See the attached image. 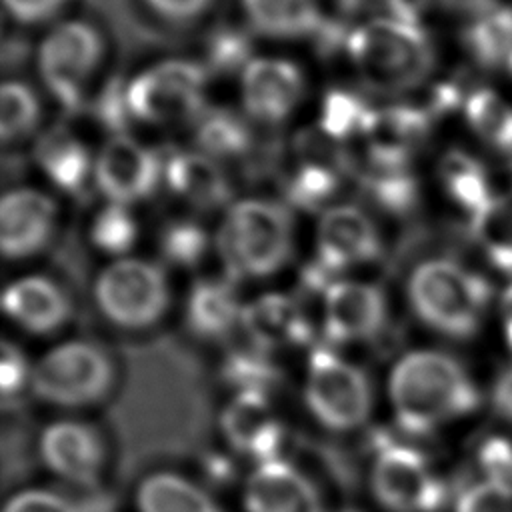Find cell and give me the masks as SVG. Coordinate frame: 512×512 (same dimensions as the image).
<instances>
[{
	"instance_id": "cell-1",
	"label": "cell",
	"mask_w": 512,
	"mask_h": 512,
	"mask_svg": "<svg viewBox=\"0 0 512 512\" xmlns=\"http://www.w3.org/2000/svg\"><path fill=\"white\" fill-rule=\"evenodd\" d=\"M390 400L402 430L428 434L472 414L480 390L458 358L424 348L404 354L392 368Z\"/></svg>"
},
{
	"instance_id": "cell-2",
	"label": "cell",
	"mask_w": 512,
	"mask_h": 512,
	"mask_svg": "<svg viewBox=\"0 0 512 512\" xmlns=\"http://www.w3.org/2000/svg\"><path fill=\"white\" fill-rule=\"evenodd\" d=\"M346 50L360 80L380 94H402L428 78L434 50L422 26L376 16L346 36Z\"/></svg>"
},
{
	"instance_id": "cell-3",
	"label": "cell",
	"mask_w": 512,
	"mask_h": 512,
	"mask_svg": "<svg viewBox=\"0 0 512 512\" xmlns=\"http://www.w3.org/2000/svg\"><path fill=\"white\" fill-rule=\"evenodd\" d=\"M406 292L414 314L450 338L474 336L494 298L486 276L450 258L420 262L410 272Z\"/></svg>"
},
{
	"instance_id": "cell-4",
	"label": "cell",
	"mask_w": 512,
	"mask_h": 512,
	"mask_svg": "<svg viewBox=\"0 0 512 512\" xmlns=\"http://www.w3.org/2000/svg\"><path fill=\"white\" fill-rule=\"evenodd\" d=\"M216 246L232 278H264L280 270L292 252V222L284 206L246 198L230 206Z\"/></svg>"
},
{
	"instance_id": "cell-5",
	"label": "cell",
	"mask_w": 512,
	"mask_h": 512,
	"mask_svg": "<svg viewBox=\"0 0 512 512\" xmlns=\"http://www.w3.org/2000/svg\"><path fill=\"white\" fill-rule=\"evenodd\" d=\"M94 298L112 324L140 330L164 316L170 290L156 264L140 258H118L98 274Z\"/></svg>"
},
{
	"instance_id": "cell-6",
	"label": "cell",
	"mask_w": 512,
	"mask_h": 512,
	"mask_svg": "<svg viewBox=\"0 0 512 512\" xmlns=\"http://www.w3.org/2000/svg\"><path fill=\"white\" fill-rule=\"evenodd\" d=\"M206 72L188 60H166L126 84L132 118L148 124H182L202 114Z\"/></svg>"
},
{
	"instance_id": "cell-7",
	"label": "cell",
	"mask_w": 512,
	"mask_h": 512,
	"mask_svg": "<svg viewBox=\"0 0 512 512\" xmlns=\"http://www.w3.org/2000/svg\"><path fill=\"white\" fill-rule=\"evenodd\" d=\"M114 368L106 352L90 342H66L52 348L32 372L36 396L60 406L100 400L112 386Z\"/></svg>"
},
{
	"instance_id": "cell-8",
	"label": "cell",
	"mask_w": 512,
	"mask_h": 512,
	"mask_svg": "<svg viewBox=\"0 0 512 512\" xmlns=\"http://www.w3.org/2000/svg\"><path fill=\"white\" fill-rule=\"evenodd\" d=\"M308 368L306 402L312 414L332 430L360 426L372 406L364 372L328 348H316Z\"/></svg>"
},
{
	"instance_id": "cell-9",
	"label": "cell",
	"mask_w": 512,
	"mask_h": 512,
	"mask_svg": "<svg viewBox=\"0 0 512 512\" xmlns=\"http://www.w3.org/2000/svg\"><path fill=\"white\" fill-rule=\"evenodd\" d=\"M100 56L102 40L90 24L78 20L62 22L38 46V72L62 106L76 108Z\"/></svg>"
},
{
	"instance_id": "cell-10",
	"label": "cell",
	"mask_w": 512,
	"mask_h": 512,
	"mask_svg": "<svg viewBox=\"0 0 512 512\" xmlns=\"http://www.w3.org/2000/svg\"><path fill=\"white\" fill-rule=\"evenodd\" d=\"M372 490L390 512H434L446 498L422 452L386 442L372 470Z\"/></svg>"
},
{
	"instance_id": "cell-11",
	"label": "cell",
	"mask_w": 512,
	"mask_h": 512,
	"mask_svg": "<svg viewBox=\"0 0 512 512\" xmlns=\"http://www.w3.org/2000/svg\"><path fill=\"white\" fill-rule=\"evenodd\" d=\"M158 156L126 134H114L98 152L94 178L112 204L128 206L152 194L160 180Z\"/></svg>"
},
{
	"instance_id": "cell-12",
	"label": "cell",
	"mask_w": 512,
	"mask_h": 512,
	"mask_svg": "<svg viewBox=\"0 0 512 512\" xmlns=\"http://www.w3.org/2000/svg\"><path fill=\"white\" fill-rule=\"evenodd\" d=\"M316 250L318 262L336 276L374 260L380 254V236L372 218L358 206H330L318 220Z\"/></svg>"
},
{
	"instance_id": "cell-13",
	"label": "cell",
	"mask_w": 512,
	"mask_h": 512,
	"mask_svg": "<svg viewBox=\"0 0 512 512\" xmlns=\"http://www.w3.org/2000/svg\"><path fill=\"white\" fill-rule=\"evenodd\" d=\"M240 96L244 110L264 122L286 120L304 96V76L300 68L284 58H254L242 70Z\"/></svg>"
},
{
	"instance_id": "cell-14",
	"label": "cell",
	"mask_w": 512,
	"mask_h": 512,
	"mask_svg": "<svg viewBox=\"0 0 512 512\" xmlns=\"http://www.w3.org/2000/svg\"><path fill=\"white\" fill-rule=\"evenodd\" d=\"M386 322V300L368 282L336 280L324 292V332L332 342L366 340Z\"/></svg>"
},
{
	"instance_id": "cell-15",
	"label": "cell",
	"mask_w": 512,
	"mask_h": 512,
	"mask_svg": "<svg viewBox=\"0 0 512 512\" xmlns=\"http://www.w3.org/2000/svg\"><path fill=\"white\" fill-rule=\"evenodd\" d=\"M56 204L34 188H16L0 202V248L10 260L32 256L52 236Z\"/></svg>"
},
{
	"instance_id": "cell-16",
	"label": "cell",
	"mask_w": 512,
	"mask_h": 512,
	"mask_svg": "<svg viewBox=\"0 0 512 512\" xmlns=\"http://www.w3.org/2000/svg\"><path fill=\"white\" fill-rule=\"evenodd\" d=\"M248 512H322L312 482L300 470L278 460L260 462L244 492Z\"/></svg>"
},
{
	"instance_id": "cell-17",
	"label": "cell",
	"mask_w": 512,
	"mask_h": 512,
	"mask_svg": "<svg viewBox=\"0 0 512 512\" xmlns=\"http://www.w3.org/2000/svg\"><path fill=\"white\" fill-rule=\"evenodd\" d=\"M40 454L58 476L74 484H94L102 468L104 446L90 426L56 422L44 430Z\"/></svg>"
},
{
	"instance_id": "cell-18",
	"label": "cell",
	"mask_w": 512,
	"mask_h": 512,
	"mask_svg": "<svg viewBox=\"0 0 512 512\" xmlns=\"http://www.w3.org/2000/svg\"><path fill=\"white\" fill-rule=\"evenodd\" d=\"M222 430L236 450L260 462L278 460L284 434L272 416L266 394L240 392L222 414Z\"/></svg>"
},
{
	"instance_id": "cell-19",
	"label": "cell",
	"mask_w": 512,
	"mask_h": 512,
	"mask_svg": "<svg viewBox=\"0 0 512 512\" xmlns=\"http://www.w3.org/2000/svg\"><path fill=\"white\" fill-rule=\"evenodd\" d=\"M4 312L24 330L50 334L70 318L72 304L64 290L44 276H22L4 290Z\"/></svg>"
},
{
	"instance_id": "cell-20",
	"label": "cell",
	"mask_w": 512,
	"mask_h": 512,
	"mask_svg": "<svg viewBox=\"0 0 512 512\" xmlns=\"http://www.w3.org/2000/svg\"><path fill=\"white\" fill-rule=\"evenodd\" d=\"M430 118L426 110L414 106H390L370 112L364 134L372 164H408L410 154L430 130Z\"/></svg>"
},
{
	"instance_id": "cell-21",
	"label": "cell",
	"mask_w": 512,
	"mask_h": 512,
	"mask_svg": "<svg viewBox=\"0 0 512 512\" xmlns=\"http://www.w3.org/2000/svg\"><path fill=\"white\" fill-rule=\"evenodd\" d=\"M240 322L260 350L304 344L312 330L302 308L284 294H262L242 308Z\"/></svg>"
},
{
	"instance_id": "cell-22",
	"label": "cell",
	"mask_w": 512,
	"mask_h": 512,
	"mask_svg": "<svg viewBox=\"0 0 512 512\" xmlns=\"http://www.w3.org/2000/svg\"><path fill=\"white\" fill-rule=\"evenodd\" d=\"M170 190L198 208L222 206L230 196L226 174L218 162L200 152L174 154L164 170Z\"/></svg>"
},
{
	"instance_id": "cell-23",
	"label": "cell",
	"mask_w": 512,
	"mask_h": 512,
	"mask_svg": "<svg viewBox=\"0 0 512 512\" xmlns=\"http://www.w3.org/2000/svg\"><path fill=\"white\" fill-rule=\"evenodd\" d=\"M438 176L448 198L470 218L494 200L486 166L464 150H450L442 156Z\"/></svg>"
},
{
	"instance_id": "cell-24",
	"label": "cell",
	"mask_w": 512,
	"mask_h": 512,
	"mask_svg": "<svg viewBox=\"0 0 512 512\" xmlns=\"http://www.w3.org/2000/svg\"><path fill=\"white\" fill-rule=\"evenodd\" d=\"M464 48L482 68H504L512 56V6L492 4L464 28Z\"/></svg>"
},
{
	"instance_id": "cell-25",
	"label": "cell",
	"mask_w": 512,
	"mask_h": 512,
	"mask_svg": "<svg viewBox=\"0 0 512 512\" xmlns=\"http://www.w3.org/2000/svg\"><path fill=\"white\" fill-rule=\"evenodd\" d=\"M242 308L236 292L222 280H202L190 290L186 302V320L190 328L204 338H218L240 322Z\"/></svg>"
},
{
	"instance_id": "cell-26",
	"label": "cell",
	"mask_w": 512,
	"mask_h": 512,
	"mask_svg": "<svg viewBox=\"0 0 512 512\" xmlns=\"http://www.w3.org/2000/svg\"><path fill=\"white\" fill-rule=\"evenodd\" d=\"M252 28L274 38H298L320 28L316 0H240Z\"/></svg>"
},
{
	"instance_id": "cell-27",
	"label": "cell",
	"mask_w": 512,
	"mask_h": 512,
	"mask_svg": "<svg viewBox=\"0 0 512 512\" xmlns=\"http://www.w3.org/2000/svg\"><path fill=\"white\" fill-rule=\"evenodd\" d=\"M136 502L140 512H220L202 488L170 472H158L142 480Z\"/></svg>"
},
{
	"instance_id": "cell-28",
	"label": "cell",
	"mask_w": 512,
	"mask_h": 512,
	"mask_svg": "<svg viewBox=\"0 0 512 512\" xmlns=\"http://www.w3.org/2000/svg\"><path fill=\"white\" fill-rule=\"evenodd\" d=\"M470 230L492 268L512 276V190L472 216Z\"/></svg>"
},
{
	"instance_id": "cell-29",
	"label": "cell",
	"mask_w": 512,
	"mask_h": 512,
	"mask_svg": "<svg viewBox=\"0 0 512 512\" xmlns=\"http://www.w3.org/2000/svg\"><path fill=\"white\" fill-rule=\"evenodd\" d=\"M464 118L470 130L494 150L512 154V102L492 88L468 92Z\"/></svg>"
},
{
	"instance_id": "cell-30",
	"label": "cell",
	"mask_w": 512,
	"mask_h": 512,
	"mask_svg": "<svg viewBox=\"0 0 512 512\" xmlns=\"http://www.w3.org/2000/svg\"><path fill=\"white\" fill-rule=\"evenodd\" d=\"M38 162L44 174L66 192H78L84 186L90 168L94 170L84 144L68 134H56L42 142Z\"/></svg>"
},
{
	"instance_id": "cell-31",
	"label": "cell",
	"mask_w": 512,
	"mask_h": 512,
	"mask_svg": "<svg viewBox=\"0 0 512 512\" xmlns=\"http://www.w3.org/2000/svg\"><path fill=\"white\" fill-rule=\"evenodd\" d=\"M366 186L372 198L388 212L404 214L416 206L418 180L408 170V164L374 166Z\"/></svg>"
},
{
	"instance_id": "cell-32",
	"label": "cell",
	"mask_w": 512,
	"mask_h": 512,
	"mask_svg": "<svg viewBox=\"0 0 512 512\" xmlns=\"http://www.w3.org/2000/svg\"><path fill=\"white\" fill-rule=\"evenodd\" d=\"M40 118L36 94L22 82H4L0 92V134L2 142H14L28 136Z\"/></svg>"
},
{
	"instance_id": "cell-33",
	"label": "cell",
	"mask_w": 512,
	"mask_h": 512,
	"mask_svg": "<svg viewBox=\"0 0 512 512\" xmlns=\"http://www.w3.org/2000/svg\"><path fill=\"white\" fill-rule=\"evenodd\" d=\"M198 144L204 154L232 156L246 150L250 142V132L240 116L226 110L206 112L198 124Z\"/></svg>"
},
{
	"instance_id": "cell-34",
	"label": "cell",
	"mask_w": 512,
	"mask_h": 512,
	"mask_svg": "<svg viewBox=\"0 0 512 512\" xmlns=\"http://www.w3.org/2000/svg\"><path fill=\"white\" fill-rule=\"evenodd\" d=\"M370 112L358 96L344 90H330L322 102L320 130L332 140H344L366 130Z\"/></svg>"
},
{
	"instance_id": "cell-35",
	"label": "cell",
	"mask_w": 512,
	"mask_h": 512,
	"mask_svg": "<svg viewBox=\"0 0 512 512\" xmlns=\"http://www.w3.org/2000/svg\"><path fill=\"white\" fill-rule=\"evenodd\" d=\"M136 220L128 206L108 202L92 220L90 240L106 254L122 256L136 242Z\"/></svg>"
},
{
	"instance_id": "cell-36",
	"label": "cell",
	"mask_w": 512,
	"mask_h": 512,
	"mask_svg": "<svg viewBox=\"0 0 512 512\" xmlns=\"http://www.w3.org/2000/svg\"><path fill=\"white\" fill-rule=\"evenodd\" d=\"M338 188V174L320 160L300 166L288 186V198L300 208H320Z\"/></svg>"
},
{
	"instance_id": "cell-37",
	"label": "cell",
	"mask_w": 512,
	"mask_h": 512,
	"mask_svg": "<svg viewBox=\"0 0 512 512\" xmlns=\"http://www.w3.org/2000/svg\"><path fill=\"white\" fill-rule=\"evenodd\" d=\"M224 378L242 392L266 394L278 378V370L264 356V350H242L224 362Z\"/></svg>"
},
{
	"instance_id": "cell-38",
	"label": "cell",
	"mask_w": 512,
	"mask_h": 512,
	"mask_svg": "<svg viewBox=\"0 0 512 512\" xmlns=\"http://www.w3.org/2000/svg\"><path fill=\"white\" fill-rule=\"evenodd\" d=\"M160 248L170 262L180 266H192L204 256L208 248V238L196 222L178 220L170 222L162 230Z\"/></svg>"
},
{
	"instance_id": "cell-39",
	"label": "cell",
	"mask_w": 512,
	"mask_h": 512,
	"mask_svg": "<svg viewBox=\"0 0 512 512\" xmlns=\"http://www.w3.org/2000/svg\"><path fill=\"white\" fill-rule=\"evenodd\" d=\"M454 512H512V484L486 476L468 482L454 500Z\"/></svg>"
},
{
	"instance_id": "cell-40",
	"label": "cell",
	"mask_w": 512,
	"mask_h": 512,
	"mask_svg": "<svg viewBox=\"0 0 512 512\" xmlns=\"http://www.w3.org/2000/svg\"><path fill=\"white\" fill-rule=\"evenodd\" d=\"M210 60L220 70H232L236 66H246L248 60V42L242 34L232 30H222L210 44Z\"/></svg>"
},
{
	"instance_id": "cell-41",
	"label": "cell",
	"mask_w": 512,
	"mask_h": 512,
	"mask_svg": "<svg viewBox=\"0 0 512 512\" xmlns=\"http://www.w3.org/2000/svg\"><path fill=\"white\" fill-rule=\"evenodd\" d=\"M4 512H80L74 502L48 492V490H26L16 494L4 508Z\"/></svg>"
},
{
	"instance_id": "cell-42",
	"label": "cell",
	"mask_w": 512,
	"mask_h": 512,
	"mask_svg": "<svg viewBox=\"0 0 512 512\" xmlns=\"http://www.w3.org/2000/svg\"><path fill=\"white\" fill-rule=\"evenodd\" d=\"M0 374H2V394L4 400H8L10 396H16L26 378H28V366L26 360L22 356V352L12 346L10 342L2 344V362H0Z\"/></svg>"
},
{
	"instance_id": "cell-43",
	"label": "cell",
	"mask_w": 512,
	"mask_h": 512,
	"mask_svg": "<svg viewBox=\"0 0 512 512\" xmlns=\"http://www.w3.org/2000/svg\"><path fill=\"white\" fill-rule=\"evenodd\" d=\"M66 0H4L10 16L22 24H38L52 18Z\"/></svg>"
},
{
	"instance_id": "cell-44",
	"label": "cell",
	"mask_w": 512,
	"mask_h": 512,
	"mask_svg": "<svg viewBox=\"0 0 512 512\" xmlns=\"http://www.w3.org/2000/svg\"><path fill=\"white\" fill-rule=\"evenodd\" d=\"M490 406L500 420L512 424V362L496 374L490 386Z\"/></svg>"
},
{
	"instance_id": "cell-45",
	"label": "cell",
	"mask_w": 512,
	"mask_h": 512,
	"mask_svg": "<svg viewBox=\"0 0 512 512\" xmlns=\"http://www.w3.org/2000/svg\"><path fill=\"white\" fill-rule=\"evenodd\" d=\"M156 14L168 20H192L204 12L210 0H144Z\"/></svg>"
},
{
	"instance_id": "cell-46",
	"label": "cell",
	"mask_w": 512,
	"mask_h": 512,
	"mask_svg": "<svg viewBox=\"0 0 512 512\" xmlns=\"http://www.w3.org/2000/svg\"><path fill=\"white\" fill-rule=\"evenodd\" d=\"M386 6V18L420 26V18L428 6V0H378Z\"/></svg>"
},
{
	"instance_id": "cell-47",
	"label": "cell",
	"mask_w": 512,
	"mask_h": 512,
	"mask_svg": "<svg viewBox=\"0 0 512 512\" xmlns=\"http://www.w3.org/2000/svg\"><path fill=\"white\" fill-rule=\"evenodd\" d=\"M500 316H502V334H504V342L512 352V280L508 282V286L502 290L500 300Z\"/></svg>"
},
{
	"instance_id": "cell-48",
	"label": "cell",
	"mask_w": 512,
	"mask_h": 512,
	"mask_svg": "<svg viewBox=\"0 0 512 512\" xmlns=\"http://www.w3.org/2000/svg\"><path fill=\"white\" fill-rule=\"evenodd\" d=\"M446 6L460 10V12H470L472 16L490 8L492 4H496V0H442Z\"/></svg>"
},
{
	"instance_id": "cell-49",
	"label": "cell",
	"mask_w": 512,
	"mask_h": 512,
	"mask_svg": "<svg viewBox=\"0 0 512 512\" xmlns=\"http://www.w3.org/2000/svg\"><path fill=\"white\" fill-rule=\"evenodd\" d=\"M372 2H378V0H342V4L348 8V10H358V8H364Z\"/></svg>"
},
{
	"instance_id": "cell-50",
	"label": "cell",
	"mask_w": 512,
	"mask_h": 512,
	"mask_svg": "<svg viewBox=\"0 0 512 512\" xmlns=\"http://www.w3.org/2000/svg\"><path fill=\"white\" fill-rule=\"evenodd\" d=\"M504 70H506V72H508V76L512 78V56L508 58V62H506V66H504Z\"/></svg>"
},
{
	"instance_id": "cell-51",
	"label": "cell",
	"mask_w": 512,
	"mask_h": 512,
	"mask_svg": "<svg viewBox=\"0 0 512 512\" xmlns=\"http://www.w3.org/2000/svg\"><path fill=\"white\" fill-rule=\"evenodd\" d=\"M508 166H510V170H512V154L508 156Z\"/></svg>"
}]
</instances>
